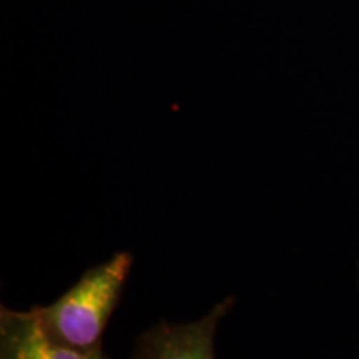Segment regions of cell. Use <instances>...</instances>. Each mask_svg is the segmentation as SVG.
Returning a JSON list of instances; mask_svg holds the SVG:
<instances>
[{
    "label": "cell",
    "mask_w": 359,
    "mask_h": 359,
    "mask_svg": "<svg viewBox=\"0 0 359 359\" xmlns=\"http://www.w3.org/2000/svg\"><path fill=\"white\" fill-rule=\"evenodd\" d=\"M132 264V253L120 251L87 269L57 302L34 306L45 333L80 351H102L103 333L118 306Z\"/></svg>",
    "instance_id": "obj_1"
},
{
    "label": "cell",
    "mask_w": 359,
    "mask_h": 359,
    "mask_svg": "<svg viewBox=\"0 0 359 359\" xmlns=\"http://www.w3.org/2000/svg\"><path fill=\"white\" fill-rule=\"evenodd\" d=\"M233 306L235 296H228L196 321L151 326L138 338L132 359H215V334Z\"/></svg>",
    "instance_id": "obj_2"
},
{
    "label": "cell",
    "mask_w": 359,
    "mask_h": 359,
    "mask_svg": "<svg viewBox=\"0 0 359 359\" xmlns=\"http://www.w3.org/2000/svg\"><path fill=\"white\" fill-rule=\"evenodd\" d=\"M0 359H109L105 353H85L50 338L34 308H0Z\"/></svg>",
    "instance_id": "obj_3"
}]
</instances>
